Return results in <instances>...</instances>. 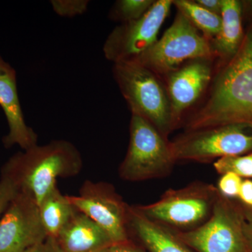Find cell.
<instances>
[{
    "label": "cell",
    "mask_w": 252,
    "mask_h": 252,
    "mask_svg": "<svg viewBox=\"0 0 252 252\" xmlns=\"http://www.w3.org/2000/svg\"><path fill=\"white\" fill-rule=\"evenodd\" d=\"M196 3L204 9L208 10L214 14L220 15L221 1L220 0H198Z\"/></svg>",
    "instance_id": "4316f807"
},
{
    "label": "cell",
    "mask_w": 252,
    "mask_h": 252,
    "mask_svg": "<svg viewBox=\"0 0 252 252\" xmlns=\"http://www.w3.org/2000/svg\"><path fill=\"white\" fill-rule=\"evenodd\" d=\"M19 191V186L14 177L3 172L2 177L0 180V217L4 214Z\"/></svg>",
    "instance_id": "7402d4cb"
},
{
    "label": "cell",
    "mask_w": 252,
    "mask_h": 252,
    "mask_svg": "<svg viewBox=\"0 0 252 252\" xmlns=\"http://www.w3.org/2000/svg\"><path fill=\"white\" fill-rule=\"evenodd\" d=\"M114 76L132 114L150 122L160 133L173 126L170 99L152 71L132 61L115 63Z\"/></svg>",
    "instance_id": "3957f363"
},
{
    "label": "cell",
    "mask_w": 252,
    "mask_h": 252,
    "mask_svg": "<svg viewBox=\"0 0 252 252\" xmlns=\"http://www.w3.org/2000/svg\"><path fill=\"white\" fill-rule=\"evenodd\" d=\"M208 41L185 15H177L171 26L150 49L132 61L151 71L168 72L189 59L212 56Z\"/></svg>",
    "instance_id": "52a82bcc"
},
{
    "label": "cell",
    "mask_w": 252,
    "mask_h": 252,
    "mask_svg": "<svg viewBox=\"0 0 252 252\" xmlns=\"http://www.w3.org/2000/svg\"><path fill=\"white\" fill-rule=\"evenodd\" d=\"M23 252H64L59 245L57 239L48 236L47 238L31 247Z\"/></svg>",
    "instance_id": "cb8c5ba5"
},
{
    "label": "cell",
    "mask_w": 252,
    "mask_h": 252,
    "mask_svg": "<svg viewBox=\"0 0 252 252\" xmlns=\"http://www.w3.org/2000/svg\"><path fill=\"white\" fill-rule=\"evenodd\" d=\"M41 221L48 236L57 238L77 209L69 201L68 195H63L57 187L39 204Z\"/></svg>",
    "instance_id": "e0dca14e"
},
{
    "label": "cell",
    "mask_w": 252,
    "mask_h": 252,
    "mask_svg": "<svg viewBox=\"0 0 252 252\" xmlns=\"http://www.w3.org/2000/svg\"><path fill=\"white\" fill-rule=\"evenodd\" d=\"M242 182L241 177L236 174L227 172L223 174L219 181V192L225 198L238 196Z\"/></svg>",
    "instance_id": "603a6c76"
},
{
    "label": "cell",
    "mask_w": 252,
    "mask_h": 252,
    "mask_svg": "<svg viewBox=\"0 0 252 252\" xmlns=\"http://www.w3.org/2000/svg\"><path fill=\"white\" fill-rule=\"evenodd\" d=\"M221 27L216 36L215 47L224 56L235 54L242 42L241 6L235 0H222Z\"/></svg>",
    "instance_id": "2e32d148"
},
{
    "label": "cell",
    "mask_w": 252,
    "mask_h": 252,
    "mask_svg": "<svg viewBox=\"0 0 252 252\" xmlns=\"http://www.w3.org/2000/svg\"><path fill=\"white\" fill-rule=\"evenodd\" d=\"M244 125H228L193 131L169 144L174 161H209L240 156L252 149V135Z\"/></svg>",
    "instance_id": "ba28073f"
},
{
    "label": "cell",
    "mask_w": 252,
    "mask_h": 252,
    "mask_svg": "<svg viewBox=\"0 0 252 252\" xmlns=\"http://www.w3.org/2000/svg\"><path fill=\"white\" fill-rule=\"evenodd\" d=\"M56 239L64 252H101L114 244L103 228L78 210Z\"/></svg>",
    "instance_id": "5bb4252c"
},
{
    "label": "cell",
    "mask_w": 252,
    "mask_h": 252,
    "mask_svg": "<svg viewBox=\"0 0 252 252\" xmlns=\"http://www.w3.org/2000/svg\"><path fill=\"white\" fill-rule=\"evenodd\" d=\"M130 142L119 173L124 180L138 182L167 175L174 161L169 144L148 121L132 114Z\"/></svg>",
    "instance_id": "5b68a950"
},
{
    "label": "cell",
    "mask_w": 252,
    "mask_h": 252,
    "mask_svg": "<svg viewBox=\"0 0 252 252\" xmlns=\"http://www.w3.org/2000/svg\"><path fill=\"white\" fill-rule=\"evenodd\" d=\"M47 237L39 205L20 189L0 219V252H23Z\"/></svg>",
    "instance_id": "8fae6325"
},
{
    "label": "cell",
    "mask_w": 252,
    "mask_h": 252,
    "mask_svg": "<svg viewBox=\"0 0 252 252\" xmlns=\"http://www.w3.org/2000/svg\"><path fill=\"white\" fill-rule=\"evenodd\" d=\"M245 220L244 214L219 192L206 221L175 234L196 252H252L244 235Z\"/></svg>",
    "instance_id": "277c9868"
},
{
    "label": "cell",
    "mask_w": 252,
    "mask_h": 252,
    "mask_svg": "<svg viewBox=\"0 0 252 252\" xmlns=\"http://www.w3.org/2000/svg\"><path fill=\"white\" fill-rule=\"evenodd\" d=\"M56 14L72 18L84 14L89 6V0H51L50 1Z\"/></svg>",
    "instance_id": "44dd1931"
},
{
    "label": "cell",
    "mask_w": 252,
    "mask_h": 252,
    "mask_svg": "<svg viewBox=\"0 0 252 252\" xmlns=\"http://www.w3.org/2000/svg\"><path fill=\"white\" fill-rule=\"evenodd\" d=\"M173 1H154L138 19L125 23L108 36L103 47L107 59L117 63L132 61L143 54L157 42L159 30L166 18Z\"/></svg>",
    "instance_id": "9c48e42d"
},
{
    "label": "cell",
    "mask_w": 252,
    "mask_h": 252,
    "mask_svg": "<svg viewBox=\"0 0 252 252\" xmlns=\"http://www.w3.org/2000/svg\"><path fill=\"white\" fill-rule=\"evenodd\" d=\"M245 219L247 220L252 222V208H248L245 212H244Z\"/></svg>",
    "instance_id": "f546056e"
},
{
    "label": "cell",
    "mask_w": 252,
    "mask_h": 252,
    "mask_svg": "<svg viewBox=\"0 0 252 252\" xmlns=\"http://www.w3.org/2000/svg\"><path fill=\"white\" fill-rule=\"evenodd\" d=\"M243 231L247 243L252 252V222L247 220L246 219L244 222Z\"/></svg>",
    "instance_id": "83f0119b"
},
{
    "label": "cell",
    "mask_w": 252,
    "mask_h": 252,
    "mask_svg": "<svg viewBox=\"0 0 252 252\" xmlns=\"http://www.w3.org/2000/svg\"><path fill=\"white\" fill-rule=\"evenodd\" d=\"M129 225L148 252H192L165 225L150 220L137 208H129Z\"/></svg>",
    "instance_id": "9a60e30c"
},
{
    "label": "cell",
    "mask_w": 252,
    "mask_h": 252,
    "mask_svg": "<svg viewBox=\"0 0 252 252\" xmlns=\"http://www.w3.org/2000/svg\"><path fill=\"white\" fill-rule=\"evenodd\" d=\"M154 2L151 0H122L116 4L112 16L125 23L134 21L143 16Z\"/></svg>",
    "instance_id": "ffe728a7"
},
{
    "label": "cell",
    "mask_w": 252,
    "mask_h": 252,
    "mask_svg": "<svg viewBox=\"0 0 252 252\" xmlns=\"http://www.w3.org/2000/svg\"><path fill=\"white\" fill-rule=\"evenodd\" d=\"M14 73H16V71L11 66L0 57V79Z\"/></svg>",
    "instance_id": "f1b7e54d"
},
{
    "label": "cell",
    "mask_w": 252,
    "mask_h": 252,
    "mask_svg": "<svg viewBox=\"0 0 252 252\" xmlns=\"http://www.w3.org/2000/svg\"><path fill=\"white\" fill-rule=\"evenodd\" d=\"M218 193L212 186L194 184L167 190L156 203L136 207L150 220L165 226L193 228L210 217Z\"/></svg>",
    "instance_id": "8992f818"
},
{
    "label": "cell",
    "mask_w": 252,
    "mask_h": 252,
    "mask_svg": "<svg viewBox=\"0 0 252 252\" xmlns=\"http://www.w3.org/2000/svg\"><path fill=\"white\" fill-rule=\"evenodd\" d=\"M78 211L89 217L112 239L113 243L128 241L129 208L112 186L87 181L79 195H68Z\"/></svg>",
    "instance_id": "30bf717a"
},
{
    "label": "cell",
    "mask_w": 252,
    "mask_h": 252,
    "mask_svg": "<svg viewBox=\"0 0 252 252\" xmlns=\"http://www.w3.org/2000/svg\"><path fill=\"white\" fill-rule=\"evenodd\" d=\"M0 107L4 111L9 124V133L3 138L6 148L19 146L23 150L37 144V135L27 126L23 117L16 86V74L0 79Z\"/></svg>",
    "instance_id": "7c38bea8"
},
{
    "label": "cell",
    "mask_w": 252,
    "mask_h": 252,
    "mask_svg": "<svg viewBox=\"0 0 252 252\" xmlns=\"http://www.w3.org/2000/svg\"><path fill=\"white\" fill-rule=\"evenodd\" d=\"M173 3L195 27L208 35L217 36L220 33L221 27L220 15L214 14L193 1L177 0Z\"/></svg>",
    "instance_id": "ac0fdd59"
},
{
    "label": "cell",
    "mask_w": 252,
    "mask_h": 252,
    "mask_svg": "<svg viewBox=\"0 0 252 252\" xmlns=\"http://www.w3.org/2000/svg\"><path fill=\"white\" fill-rule=\"evenodd\" d=\"M228 125L252 127V28L188 127L197 131Z\"/></svg>",
    "instance_id": "6da1fadb"
},
{
    "label": "cell",
    "mask_w": 252,
    "mask_h": 252,
    "mask_svg": "<svg viewBox=\"0 0 252 252\" xmlns=\"http://www.w3.org/2000/svg\"><path fill=\"white\" fill-rule=\"evenodd\" d=\"M101 252H145L140 248L136 247L134 244L130 241L124 242V243H114L104 249Z\"/></svg>",
    "instance_id": "d4e9b609"
},
{
    "label": "cell",
    "mask_w": 252,
    "mask_h": 252,
    "mask_svg": "<svg viewBox=\"0 0 252 252\" xmlns=\"http://www.w3.org/2000/svg\"><path fill=\"white\" fill-rule=\"evenodd\" d=\"M210 77V67L201 61L190 63L172 74L168 90L173 121L198 99Z\"/></svg>",
    "instance_id": "4fadbf2b"
},
{
    "label": "cell",
    "mask_w": 252,
    "mask_h": 252,
    "mask_svg": "<svg viewBox=\"0 0 252 252\" xmlns=\"http://www.w3.org/2000/svg\"><path fill=\"white\" fill-rule=\"evenodd\" d=\"M238 197L249 208H252V181H243Z\"/></svg>",
    "instance_id": "484cf974"
},
{
    "label": "cell",
    "mask_w": 252,
    "mask_h": 252,
    "mask_svg": "<svg viewBox=\"0 0 252 252\" xmlns=\"http://www.w3.org/2000/svg\"><path fill=\"white\" fill-rule=\"evenodd\" d=\"M214 167L221 175L233 172L240 177H252V154L220 158Z\"/></svg>",
    "instance_id": "d6986e66"
},
{
    "label": "cell",
    "mask_w": 252,
    "mask_h": 252,
    "mask_svg": "<svg viewBox=\"0 0 252 252\" xmlns=\"http://www.w3.org/2000/svg\"><path fill=\"white\" fill-rule=\"evenodd\" d=\"M83 166L77 147L68 141H51L16 154L5 165L4 172L14 177L20 189L27 192L39 205L56 188L59 177H74Z\"/></svg>",
    "instance_id": "7a4b0ae2"
}]
</instances>
